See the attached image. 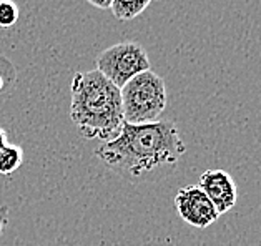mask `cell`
Segmentation results:
<instances>
[{"label":"cell","mask_w":261,"mask_h":246,"mask_svg":"<svg viewBox=\"0 0 261 246\" xmlns=\"http://www.w3.org/2000/svg\"><path fill=\"white\" fill-rule=\"evenodd\" d=\"M187 147L170 120L123 123L117 138L101 143L97 156L108 170L132 183H153L175 172Z\"/></svg>","instance_id":"6da1fadb"},{"label":"cell","mask_w":261,"mask_h":246,"mask_svg":"<svg viewBox=\"0 0 261 246\" xmlns=\"http://www.w3.org/2000/svg\"><path fill=\"white\" fill-rule=\"evenodd\" d=\"M70 118L88 140L112 142L125 123L120 88L98 70L77 73L72 80Z\"/></svg>","instance_id":"7a4b0ae2"},{"label":"cell","mask_w":261,"mask_h":246,"mask_svg":"<svg viewBox=\"0 0 261 246\" xmlns=\"http://www.w3.org/2000/svg\"><path fill=\"white\" fill-rule=\"evenodd\" d=\"M125 123L143 125L158 122L167 108V85L155 72L138 73L120 88Z\"/></svg>","instance_id":"3957f363"},{"label":"cell","mask_w":261,"mask_h":246,"mask_svg":"<svg viewBox=\"0 0 261 246\" xmlns=\"http://www.w3.org/2000/svg\"><path fill=\"white\" fill-rule=\"evenodd\" d=\"M97 70L122 88L138 73L150 70V60L145 48L137 42H122L108 47L97 57Z\"/></svg>","instance_id":"277c9868"},{"label":"cell","mask_w":261,"mask_h":246,"mask_svg":"<svg viewBox=\"0 0 261 246\" xmlns=\"http://www.w3.org/2000/svg\"><path fill=\"white\" fill-rule=\"evenodd\" d=\"M175 208L185 223L200 230L208 228L220 218L216 208L198 185L180 188L175 197Z\"/></svg>","instance_id":"5b68a950"},{"label":"cell","mask_w":261,"mask_h":246,"mask_svg":"<svg viewBox=\"0 0 261 246\" xmlns=\"http://www.w3.org/2000/svg\"><path fill=\"white\" fill-rule=\"evenodd\" d=\"M198 186L210 198L218 214L230 211L237 203V183L230 173L223 172V170H206L200 176Z\"/></svg>","instance_id":"8992f818"},{"label":"cell","mask_w":261,"mask_h":246,"mask_svg":"<svg viewBox=\"0 0 261 246\" xmlns=\"http://www.w3.org/2000/svg\"><path fill=\"white\" fill-rule=\"evenodd\" d=\"M151 0H113L112 12L118 20H132L148 7Z\"/></svg>","instance_id":"52a82bcc"},{"label":"cell","mask_w":261,"mask_h":246,"mask_svg":"<svg viewBox=\"0 0 261 246\" xmlns=\"http://www.w3.org/2000/svg\"><path fill=\"white\" fill-rule=\"evenodd\" d=\"M23 161V150L17 145H7L0 150V175H12L20 168Z\"/></svg>","instance_id":"ba28073f"},{"label":"cell","mask_w":261,"mask_h":246,"mask_svg":"<svg viewBox=\"0 0 261 246\" xmlns=\"http://www.w3.org/2000/svg\"><path fill=\"white\" fill-rule=\"evenodd\" d=\"M18 5L14 0H0V27H12L18 20Z\"/></svg>","instance_id":"9c48e42d"},{"label":"cell","mask_w":261,"mask_h":246,"mask_svg":"<svg viewBox=\"0 0 261 246\" xmlns=\"http://www.w3.org/2000/svg\"><path fill=\"white\" fill-rule=\"evenodd\" d=\"M9 206L7 205H0V235L5 230V226L9 223Z\"/></svg>","instance_id":"30bf717a"},{"label":"cell","mask_w":261,"mask_h":246,"mask_svg":"<svg viewBox=\"0 0 261 246\" xmlns=\"http://www.w3.org/2000/svg\"><path fill=\"white\" fill-rule=\"evenodd\" d=\"M88 4L93 5V7H97V9H110L112 7V2L113 0H87Z\"/></svg>","instance_id":"8fae6325"},{"label":"cell","mask_w":261,"mask_h":246,"mask_svg":"<svg viewBox=\"0 0 261 246\" xmlns=\"http://www.w3.org/2000/svg\"><path fill=\"white\" fill-rule=\"evenodd\" d=\"M7 131H5L4 128H0V150L2 148H5L9 145V142H7Z\"/></svg>","instance_id":"7c38bea8"},{"label":"cell","mask_w":261,"mask_h":246,"mask_svg":"<svg viewBox=\"0 0 261 246\" xmlns=\"http://www.w3.org/2000/svg\"><path fill=\"white\" fill-rule=\"evenodd\" d=\"M4 87H5V78L2 77V73H0V92L4 90Z\"/></svg>","instance_id":"4fadbf2b"}]
</instances>
